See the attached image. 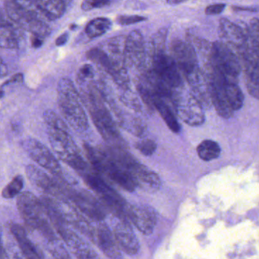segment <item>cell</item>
Instances as JSON below:
<instances>
[{
	"mask_svg": "<svg viewBox=\"0 0 259 259\" xmlns=\"http://www.w3.org/2000/svg\"><path fill=\"white\" fill-rule=\"evenodd\" d=\"M57 91L59 109L67 123L78 132L88 131V115L74 83L70 79L62 78L58 83Z\"/></svg>",
	"mask_w": 259,
	"mask_h": 259,
	"instance_id": "1",
	"label": "cell"
},
{
	"mask_svg": "<svg viewBox=\"0 0 259 259\" xmlns=\"http://www.w3.org/2000/svg\"><path fill=\"white\" fill-rule=\"evenodd\" d=\"M17 207L30 229L39 231L48 242L57 239L40 199L30 192H24L18 196Z\"/></svg>",
	"mask_w": 259,
	"mask_h": 259,
	"instance_id": "2",
	"label": "cell"
},
{
	"mask_svg": "<svg viewBox=\"0 0 259 259\" xmlns=\"http://www.w3.org/2000/svg\"><path fill=\"white\" fill-rule=\"evenodd\" d=\"M47 129L50 145L59 159L74 170H86L88 164L71 137L69 130Z\"/></svg>",
	"mask_w": 259,
	"mask_h": 259,
	"instance_id": "3",
	"label": "cell"
},
{
	"mask_svg": "<svg viewBox=\"0 0 259 259\" xmlns=\"http://www.w3.org/2000/svg\"><path fill=\"white\" fill-rule=\"evenodd\" d=\"M205 64L212 66L225 77L238 80L242 67L240 59L232 48L222 41L211 44L209 58Z\"/></svg>",
	"mask_w": 259,
	"mask_h": 259,
	"instance_id": "4",
	"label": "cell"
},
{
	"mask_svg": "<svg viewBox=\"0 0 259 259\" xmlns=\"http://www.w3.org/2000/svg\"><path fill=\"white\" fill-rule=\"evenodd\" d=\"M259 41L252 39V42L239 52L242 69L244 71L245 83L249 94L259 99Z\"/></svg>",
	"mask_w": 259,
	"mask_h": 259,
	"instance_id": "5",
	"label": "cell"
},
{
	"mask_svg": "<svg viewBox=\"0 0 259 259\" xmlns=\"http://www.w3.org/2000/svg\"><path fill=\"white\" fill-rule=\"evenodd\" d=\"M177 115L186 124L193 127L202 125L205 121L204 108L191 92L178 91L172 100Z\"/></svg>",
	"mask_w": 259,
	"mask_h": 259,
	"instance_id": "6",
	"label": "cell"
},
{
	"mask_svg": "<svg viewBox=\"0 0 259 259\" xmlns=\"http://www.w3.org/2000/svg\"><path fill=\"white\" fill-rule=\"evenodd\" d=\"M85 181L88 185L100 196L109 209L112 210L120 219L124 217L126 220L129 207H127L125 200L121 197V195L106 184L104 180L97 175H88Z\"/></svg>",
	"mask_w": 259,
	"mask_h": 259,
	"instance_id": "7",
	"label": "cell"
},
{
	"mask_svg": "<svg viewBox=\"0 0 259 259\" xmlns=\"http://www.w3.org/2000/svg\"><path fill=\"white\" fill-rule=\"evenodd\" d=\"M5 11L12 22L21 30L30 32L32 35L44 39L50 33L47 22L39 21L30 14L24 12L13 0H6Z\"/></svg>",
	"mask_w": 259,
	"mask_h": 259,
	"instance_id": "8",
	"label": "cell"
},
{
	"mask_svg": "<svg viewBox=\"0 0 259 259\" xmlns=\"http://www.w3.org/2000/svg\"><path fill=\"white\" fill-rule=\"evenodd\" d=\"M170 52V56L185 78L200 69L197 53L189 41L175 39L171 42Z\"/></svg>",
	"mask_w": 259,
	"mask_h": 259,
	"instance_id": "9",
	"label": "cell"
},
{
	"mask_svg": "<svg viewBox=\"0 0 259 259\" xmlns=\"http://www.w3.org/2000/svg\"><path fill=\"white\" fill-rule=\"evenodd\" d=\"M24 147L29 156L41 167L54 176L62 179V170L57 158L51 151L36 139L27 138L24 141Z\"/></svg>",
	"mask_w": 259,
	"mask_h": 259,
	"instance_id": "10",
	"label": "cell"
},
{
	"mask_svg": "<svg viewBox=\"0 0 259 259\" xmlns=\"http://www.w3.org/2000/svg\"><path fill=\"white\" fill-rule=\"evenodd\" d=\"M151 59L152 69L165 83L175 91L183 89L184 82L181 71L171 56L164 53L155 55Z\"/></svg>",
	"mask_w": 259,
	"mask_h": 259,
	"instance_id": "11",
	"label": "cell"
},
{
	"mask_svg": "<svg viewBox=\"0 0 259 259\" xmlns=\"http://www.w3.org/2000/svg\"><path fill=\"white\" fill-rule=\"evenodd\" d=\"M25 174L29 181L46 193L47 196L68 200L64 184L50 178L45 172L33 164L26 167Z\"/></svg>",
	"mask_w": 259,
	"mask_h": 259,
	"instance_id": "12",
	"label": "cell"
},
{
	"mask_svg": "<svg viewBox=\"0 0 259 259\" xmlns=\"http://www.w3.org/2000/svg\"><path fill=\"white\" fill-rule=\"evenodd\" d=\"M67 197L89 219L100 222L106 217V212L101 204L88 192L74 191L68 188Z\"/></svg>",
	"mask_w": 259,
	"mask_h": 259,
	"instance_id": "13",
	"label": "cell"
},
{
	"mask_svg": "<svg viewBox=\"0 0 259 259\" xmlns=\"http://www.w3.org/2000/svg\"><path fill=\"white\" fill-rule=\"evenodd\" d=\"M146 56L147 52L143 35L139 30H134L126 39L124 55V65L126 68L131 67L144 68Z\"/></svg>",
	"mask_w": 259,
	"mask_h": 259,
	"instance_id": "14",
	"label": "cell"
},
{
	"mask_svg": "<svg viewBox=\"0 0 259 259\" xmlns=\"http://www.w3.org/2000/svg\"><path fill=\"white\" fill-rule=\"evenodd\" d=\"M127 217L144 235H150L157 224L156 212L149 205H134L129 207Z\"/></svg>",
	"mask_w": 259,
	"mask_h": 259,
	"instance_id": "15",
	"label": "cell"
},
{
	"mask_svg": "<svg viewBox=\"0 0 259 259\" xmlns=\"http://www.w3.org/2000/svg\"><path fill=\"white\" fill-rule=\"evenodd\" d=\"M219 33L222 42L237 49L239 52L246 47L249 39L247 32L241 26L228 18H222L219 21Z\"/></svg>",
	"mask_w": 259,
	"mask_h": 259,
	"instance_id": "16",
	"label": "cell"
},
{
	"mask_svg": "<svg viewBox=\"0 0 259 259\" xmlns=\"http://www.w3.org/2000/svg\"><path fill=\"white\" fill-rule=\"evenodd\" d=\"M112 233L121 251L130 255L138 253L140 249V241L127 221L121 219L115 224Z\"/></svg>",
	"mask_w": 259,
	"mask_h": 259,
	"instance_id": "17",
	"label": "cell"
},
{
	"mask_svg": "<svg viewBox=\"0 0 259 259\" xmlns=\"http://www.w3.org/2000/svg\"><path fill=\"white\" fill-rule=\"evenodd\" d=\"M107 103L115 115L117 124L120 127L135 137H144L146 135L147 126L143 120L134 116L132 114L124 112L121 108L117 106L116 103L111 99L109 101L108 100Z\"/></svg>",
	"mask_w": 259,
	"mask_h": 259,
	"instance_id": "18",
	"label": "cell"
},
{
	"mask_svg": "<svg viewBox=\"0 0 259 259\" xmlns=\"http://www.w3.org/2000/svg\"><path fill=\"white\" fill-rule=\"evenodd\" d=\"M127 171L132 175L137 187L145 191L155 192L161 187V179L158 175L138 161L134 162Z\"/></svg>",
	"mask_w": 259,
	"mask_h": 259,
	"instance_id": "19",
	"label": "cell"
},
{
	"mask_svg": "<svg viewBox=\"0 0 259 259\" xmlns=\"http://www.w3.org/2000/svg\"><path fill=\"white\" fill-rule=\"evenodd\" d=\"M100 222L95 228L94 243L98 245L102 252L109 258H119L121 257V249L117 244L113 233L106 224Z\"/></svg>",
	"mask_w": 259,
	"mask_h": 259,
	"instance_id": "20",
	"label": "cell"
},
{
	"mask_svg": "<svg viewBox=\"0 0 259 259\" xmlns=\"http://www.w3.org/2000/svg\"><path fill=\"white\" fill-rule=\"evenodd\" d=\"M126 39L127 36L120 35V36L110 38L100 46L113 64L115 72L123 68H126L124 65Z\"/></svg>",
	"mask_w": 259,
	"mask_h": 259,
	"instance_id": "21",
	"label": "cell"
},
{
	"mask_svg": "<svg viewBox=\"0 0 259 259\" xmlns=\"http://www.w3.org/2000/svg\"><path fill=\"white\" fill-rule=\"evenodd\" d=\"M19 45V33L6 11L0 9V48L15 50Z\"/></svg>",
	"mask_w": 259,
	"mask_h": 259,
	"instance_id": "22",
	"label": "cell"
},
{
	"mask_svg": "<svg viewBox=\"0 0 259 259\" xmlns=\"http://www.w3.org/2000/svg\"><path fill=\"white\" fill-rule=\"evenodd\" d=\"M10 231L18 243V249L27 259H44L40 251L28 238L27 232L21 225L16 223L10 225Z\"/></svg>",
	"mask_w": 259,
	"mask_h": 259,
	"instance_id": "23",
	"label": "cell"
},
{
	"mask_svg": "<svg viewBox=\"0 0 259 259\" xmlns=\"http://www.w3.org/2000/svg\"><path fill=\"white\" fill-rule=\"evenodd\" d=\"M153 104L155 110L160 114L161 118L167 124V127L175 134L181 132V125L177 119L176 115L174 113L171 108L167 105V102L160 97L153 95Z\"/></svg>",
	"mask_w": 259,
	"mask_h": 259,
	"instance_id": "24",
	"label": "cell"
},
{
	"mask_svg": "<svg viewBox=\"0 0 259 259\" xmlns=\"http://www.w3.org/2000/svg\"><path fill=\"white\" fill-rule=\"evenodd\" d=\"M48 21L60 18L66 10L65 0H35Z\"/></svg>",
	"mask_w": 259,
	"mask_h": 259,
	"instance_id": "25",
	"label": "cell"
},
{
	"mask_svg": "<svg viewBox=\"0 0 259 259\" xmlns=\"http://www.w3.org/2000/svg\"><path fill=\"white\" fill-rule=\"evenodd\" d=\"M87 56L91 62L97 64L100 68L104 70L111 76L115 72L113 64L101 47H95V48L91 49L90 51H88Z\"/></svg>",
	"mask_w": 259,
	"mask_h": 259,
	"instance_id": "26",
	"label": "cell"
},
{
	"mask_svg": "<svg viewBox=\"0 0 259 259\" xmlns=\"http://www.w3.org/2000/svg\"><path fill=\"white\" fill-rule=\"evenodd\" d=\"M112 21L109 18H94L91 20L85 27V33L91 38H97L107 33L112 27Z\"/></svg>",
	"mask_w": 259,
	"mask_h": 259,
	"instance_id": "27",
	"label": "cell"
},
{
	"mask_svg": "<svg viewBox=\"0 0 259 259\" xmlns=\"http://www.w3.org/2000/svg\"><path fill=\"white\" fill-rule=\"evenodd\" d=\"M196 151L201 159L205 161H210L219 158L221 154V147L217 142L205 140L201 142Z\"/></svg>",
	"mask_w": 259,
	"mask_h": 259,
	"instance_id": "28",
	"label": "cell"
},
{
	"mask_svg": "<svg viewBox=\"0 0 259 259\" xmlns=\"http://www.w3.org/2000/svg\"><path fill=\"white\" fill-rule=\"evenodd\" d=\"M167 30L165 28L160 29L152 36L149 45V54L151 58L155 55L165 53L166 39H167Z\"/></svg>",
	"mask_w": 259,
	"mask_h": 259,
	"instance_id": "29",
	"label": "cell"
},
{
	"mask_svg": "<svg viewBox=\"0 0 259 259\" xmlns=\"http://www.w3.org/2000/svg\"><path fill=\"white\" fill-rule=\"evenodd\" d=\"M13 1L20 8H21L24 12L30 14V15L34 17L36 19L44 21V22L49 21L44 12L36 4L35 0H13Z\"/></svg>",
	"mask_w": 259,
	"mask_h": 259,
	"instance_id": "30",
	"label": "cell"
},
{
	"mask_svg": "<svg viewBox=\"0 0 259 259\" xmlns=\"http://www.w3.org/2000/svg\"><path fill=\"white\" fill-rule=\"evenodd\" d=\"M24 187V179L21 175L15 177L12 181L5 187L2 192V196L5 199H12L21 194Z\"/></svg>",
	"mask_w": 259,
	"mask_h": 259,
	"instance_id": "31",
	"label": "cell"
},
{
	"mask_svg": "<svg viewBox=\"0 0 259 259\" xmlns=\"http://www.w3.org/2000/svg\"><path fill=\"white\" fill-rule=\"evenodd\" d=\"M120 100L132 110L143 112V107L140 99L131 90H123L122 94L120 96Z\"/></svg>",
	"mask_w": 259,
	"mask_h": 259,
	"instance_id": "32",
	"label": "cell"
},
{
	"mask_svg": "<svg viewBox=\"0 0 259 259\" xmlns=\"http://www.w3.org/2000/svg\"><path fill=\"white\" fill-rule=\"evenodd\" d=\"M48 249L53 259H72L68 249L58 238L48 242Z\"/></svg>",
	"mask_w": 259,
	"mask_h": 259,
	"instance_id": "33",
	"label": "cell"
},
{
	"mask_svg": "<svg viewBox=\"0 0 259 259\" xmlns=\"http://www.w3.org/2000/svg\"><path fill=\"white\" fill-rule=\"evenodd\" d=\"M44 119L47 128L69 130L65 121L53 110L45 111Z\"/></svg>",
	"mask_w": 259,
	"mask_h": 259,
	"instance_id": "34",
	"label": "cell"
},
{
	"mask_svg": "<svg viewBox=\"0 0 259 259\" xmlns=\"http://www.w3.org/2000/svg\"><path fill=\"white\" fill-rule=\"evenodd\" d=\"M136 148L139 152H141L146 156H150L153 155L157 149V144L154 140L150 139L142 140L136 144Z\"/></svg>",
	"mask_w": 259,
	"mask_h": 259,
	"instance_id": "35",
	"label": "cell"
},
{
	"mask_svg": "<svg viewBox=\"0 0 259 259\" xmlns=\"http://www.w3.org/2000/svg\"><path fill=\"white\" fill-rule=\"evenodd\" d=\"M111 0H83L82 2V10L85 12H89L93 9H100V8L106 7L110 4Z\"/></svg>",
	"mask_w": 259,
	"mask_h": 259,
	"instance_id": "36",
	"label": "cell"
},
{
	"mask_svg": "<svg viewBox=\"0 0 259 259\" xmlns=\"http://www.w3.org/2000/svg\"><path fill=\"white\" fill-rule=\"evenodd\" d=\"M147 18L140 15H119L117 17V22L122 26L131 25L137 23L143 22L146 21Z\"/></svg>",
	"mask_w": 259,
	"mask_h": 259,
	"instance_id": "37",
	"label": "cell"
},
{
	"mask_svg": "<svg viewBox=\"0 0 259 259\" xmlns=\"http://www.w3.org/2000/svg\"><path fill=\"white\" fill-rule=\"evenodd\" d=\"M94 71L92 65L86 64V65H83L79 70L77 77L81 81V80H85L87 79L92 78L94 77Z\"/></svg>",
	"mask_w": 259,
	"mask_h": 259,
	"instance_id": "38",
	"label": "cell"
},
{
	"mask_svg": "<svg viewBox=\"0 0 259 259\" xmlns=\"http://www.w3.org/2000/svg\"><path fill=\"white\" fill-rule=\"evenodd\" d=\"M226 8L225 3H215V4L209 5L205 9V14L207 15H218L222 14Z\"/></svg>",
	"mask_w": 259,
	"mask_h": 259,
	"instance_id": "39",
	"label": "cell"
},
{
	"mask_svg": "<svg viewBox=\"0 0 259 259\" xmlns=\"http://www.w3.org/2000/svg\"><path fill=\"white\" fill-rule=\"evenodd\" d=\"M251 31L252 36L256 40H259V18H253L250 21Z\"/></svg>",
	"mask_w": 259,
	"mask_h": 259,
	"instance_id": "40",
	"label": "cell"
},
{
	"mask_svg": "<svg viewBox=\"0 0 259 259\" xmlns=\"http://www.w3.org/2000/svg\"><path fill=\"white\" fill-rule=\"evenodd\" d=\"M6 257L8 259H27L22 255L19 249L18 250L6 251Z\"/></svg>",
	"mask_w": 259,
	"mask_h": 259,
	"instance_id": "41",
	"label": "cell"
},
{
	"mask_svg": "<svg viewBox=\"0 0 259 259\" xmlns=\"http://www.w3.org/2000/svg\"><path fill=\"white\" fill-rule=\"evenodd\" d=\"M232 9L235 12H257L258 8L255 7H241V6H233Z\"/></svg>",
	"mask_w": 259,
	"mask_h": 259,
	"instance_id": "42",
	"label": "cell"
},
{
	"mask_svg": "<svg viewBox=\"0 0 259 259\" xmlns=\"http://www.w3.org/2000/svg\"><path fill=\"white\" fill-rule=\"evenodd\" d=\"M68 33H64V34L61 35L59 37H58V39H56V44L59 47H61V46L65 45L66 44L67 41H68Z\"/></svg>",
	"mask_w": 259,
	"mask_h": 259,
	"instance_id": "43",
	"label": "cell"
},
{
	"mask_svg": "<svg viewBox=\"0 0 259 259\" xmlns=\"http://www.w3.org/2000/svg\"><path fill=\"white\" fill-rule=\"evenodd\" d=\"M42 41H44V39H42V38L39 37V36H34V35H32V46H33L34 48H38V47H40L42 44Z\"/></svg>",
	"mask_w": 259,
	"mask_h": 259,
	"instance_id": "44",
	"label": "cell"
},
{
	"mask_svg": "<svg viewBox=\"0 0 259 259\" xmlns=\"http://www.w3.org/2000/svg\"><path fill=\"white\" fill-rule=\"evenodd\" d=\"M6 257V250L3 246V235H2L1 228H0V259H5Z\"/></svg>",
	"mask_w": 259,
	"mask_h": 259,
	"instance_id": "45",
	"label": "cell"
},
{
	"mask_svg": "<svg viewBox=\"0 0 259 259\" xmlns=\"http://www.w3.org/2000/svg\"><path fill=\"white\" fill-rule=\"evenodd\" d=\"M6 73H7V67L3 62V59L0 58V77H3Z\"/></svg>",
	"mask_w": 259,
	"mask_h": 259,
	"instance_id": "46",
	"label": "cell"
},
{
	"mask_svg": "<svg viewBox=\"0 0 259 259\" xmlns=\"http://www.w3.org/2000/svg\"><path fill=\"white\" fill-rule=\"evenodd\" d=\"M185 1H187V0H167V3L169 5H178Z\"/></svg>",
	"mask_w": 259,
	"mask_h": 259,
	"instance_id": "47",
	"label": "cell"
}]
</instances>
